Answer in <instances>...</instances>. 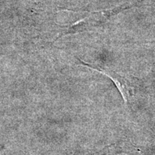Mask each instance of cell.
<instances>
[{"mask_svg": "<svg viewBox=\"0 0 155 155\" xmlns=\"http://www.w3.org/2000/svg\"><path fill=\"white\" fill-rule=\"evenodd\" d=\"M94 70L98 71V72L104 73V75L109 78L113 81L116 86V88L119 89V92L121 93L122 98L125 104H127L129 101V98L132 97L135 94L134 83L131 79L128 78L126 75H123L120 73L112 71H107V70H98L93 68Z\"/></svg>", "mask_w": 155, "mask_h": 155, "instance_id": "1", "label": "cell"}]
</instances>
